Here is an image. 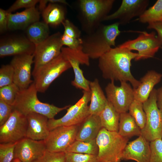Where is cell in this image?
Wrapping results in <instances>:
<instances>
[{"instance_id":"f546056e","label":"cell","mask_w":162,"mask_h":162,"mask_svg":"<svg viewBox=\"0 0 162 162\" xmlns=\"http://www.w3.org/2000/svg\"><path fill=\"white\" fill-rule=\"evenodd\" d=\"M162 20V0H158L152 7L146 9L139 17L142 23H150Z\"/></svg>"},{"instance_id":"7bdbcfd3","label":"cell","mask_w":162,"mask_h":162,"mask_svg":"<svg viewBox=\"0 0 162 162\" xmlns=\"http://www.w3.org/2000/svg\"><path fill=\"white\" fill-rule=\"evenodd\" d=\"M147 28L154 29L156 32L157 37L162 46V20L148 24Z\"/></svg>"},{"instance_id":"d4e9b609","label":"cell","mask_w":162,"mask_h":162,"mask_svg":"<svg viewBox=\"0 0 162 162\" xmlns=\"http://www.w3.org/2000/svg\"><path fill=\"white\" fill-rule=\"evenodd\" d=\"M64 8L58 4L49 3L42 12L44 22L48 25L57 26L62 24L65 19Z\"/></svg>"},{"instance_id":"b9f144b4","label":"cell","mask_w":162,"mask_h":162,"mask_svg":"<svg viewBox=\"0 0 162 162\" xmlns=\"http://www.w3.org/2000/svg\"><path fill=\"white\" fill-rule=\"evenodd\" d=\"M8 13L7 10L0 9V32L2 33L8 29Z\"/></svg>"},{"instance_id":"d6986e66","label":"cell","mask_w":162,"mask_h":162,"mask_svg":"<svg viewBox=\"0 0 162 162\" xmlns=\"http://www.w3.org/2000/svg\"><path fill=\"white\" fill-rule=\"evenodd\" d=\"M150 142L140 135L128 142L123 152L122 160H132L137 162H150Z\"/></svg>"},{"instance_id":"836d02e7","label":"cell","mask_w":162,"mask_h":162,"mask_svg":"<svg viewBox=\"0 0 162 162\" xmlns=\"http://www.w3.org/2000/svg\"><path fill=\"white\" fill-rule=\"evenodd\" d=\"M14 71L10 64L2 65L0 69V88L14 83Z\"/></svg>"},{"instance_id":"f35d334b","label":"cell","mask_w":162,"mask_h":162,"mask_svg":"<svg viewBox=\"0 0 162 162\" xmlns=\"http://www.w3.org/2000/svg\"><path fill=\"white\" fill-rule=\"evenodd\" d=\"M38 0H17L7 10L9 13H12L15 10L20 8L26 9L35 7L36 4L39 2Z\"/></svg>"},{"instance_id":"44dd1931","label":"cell","mask_w":162,"mask_h":162,"mask_svg":"<svg viewBox=\"0 0 162 162\" xmlns=\"http://www.w3.org/2000/svg\"><path fill=\"white\" fill-rule=\"evenodd\" d=\"M40 13L35 7L25 9L20 12L8 13V29L24 30L39 21Z\"/></svg>"},{"instance_id":"52a82bcc","label":"cell","mask_w":162,"mask_h":162,"mask_svg":"<svg viewBox=\"0 0 162 162\" xmlns=\"http://www.w3.org/2000/svg\"><path fill=\"white\" fill-rule=\"evenodd\" d=\"M157 89L154 88L148 99L143 103L146 115L144 127L141 130V135L150 142L162 138V113L157 103Z\"/></svg>"},{"instance_id":"1f68e13d","label":"cell","mask_w":162,"mask_h":162,"mask_svg":"<svg viewBox=\"0 0 162 162\" xmlns=\"http://www.w3.org/2000/svg\"><path fill=\"white\" fill-rule=\"evenodd\" d=\"M20 90L14 83L0 88V100L13 106Z\"/></svg>"},{"instance_id":"8fae6325","label":"cell","mask_w":162,"mask_h":162,"mask_svg":"<svg viewBox=\"0 0 162 162\" xmlns=\"http://www.w3.org/2000/svg\"><path fill=\"white\" fill-rule=\"evenodd\" d=\"M26 116L14 109L8 120L0 126V143H16L26 137Z\"/></svg>"},{"instance_id":"ee69618b","label":"cell","mask_w":162,"mask_h":162,"mask_svg":"<svg viewBox=\"0 0 162 162\" xmlns=\"http://www.w3.org/2000/svg\"><path fill=\"white\" fill-rule=\"evenodd\" d=\"M156 98L157 106L162 113V86L157 89Z\"/></svg>"},{"instance_id":"9a60e30c","label":"cell","mask_w":162,"mask_h":162,"mask_svg":"<svg viewBox=\"0 0 162 162\" xmlns=\"http://www.w3.org/2000/svg\"><path fill=\"white\" fill-rule=\"evenodd\" d=\"M148 0H122L115 12L107 15L104 21L118 20L119 24L125 25L134 17H140L147 9Z\"/></svg>"},{"instance_id":"7402d4cb","label":"cell","mask_w":162,"mask_h":162,"mask_svg":"<svg viewBox=\"0 0 162 162\" xmlns=\"http://www.w3.org/2000/svg\"><path fill=\"white\" fill-rule=\"evenodd\" d=\"M162 78V74L154 70L148 71L141 79L139 86L133 88L134 99L142 103L146 101L154 86L160 81Z\"/></svg>"},{"instance_id":"4dcf8cb0","label":"cell","mask_w":162,"mask_h":162,"mask_svg":"<svg viewBox=\"0 0 162 162\" xmlns=\"http://www.w3.org/2000/svg\"><path fill=\"white\" fill-rule=\"evenodd\" d=\"M128 110V113L133 118L141 130L142 129L145 125L146 121L143 103L134 99L130 105Z\"/></svg>"},{"instance_id":"e575fe53","label":"cell","mask_w":162,"mask_h":162,"mask_svg":"<svg viewBox=\"0 0 162 162\" xmlns=\"http://www.w3.org/2000/svg\"><path fill=\"white\" fill-rule=\"evenodd\" d=\"M16 143L0 144V162H11Z\"/></svg>"},{"instance_id":"ba28073f","label":"cell","mask_w":162,"mask_h":162,"mask_svg":"<svg viewBox=\"0 0 162 162\" xmlns=\"http://www.w3.org/2000/svg\"><path fill=\"white\" fill-rule=\"evenodd\" d=\"M82 92L81 98L67 109L63 116L58 119H49L48 126L50 131L60 126L79 125L89 115L88 104L90 101V91H83Z\"/></svg>"},{"instance_id":"484cf974","label":"cell","mask_w":162,"mask_h":162,"mask_svg":"<svg viewBox=\"0 0 162 162\" xmlns=\"http://www.w3.org/2000/svg\"><path fill=\"white\" fill-rule=\"evenodd\" d=\"M120 113L108 102L99 115L102 128L112 131L118 132Z\"/></svg>"},{"instance_id":"d590c367","label":"cell","mask_w":162,"mask_h":162,"mask_svg":"<svg viewBox=\"0 0 162 162\" xmlns=\"http://www.w3.org/2000/svg\"><path fill=\"white\" fill-rule=\"evenodd\" d=\"M150 162H162V139H156L150 142Z\"/></svg>"},{"instance_id":"bcb514c9","label":"cell","mask_w":162,"mask_h":162,"mask_svg":"<svg viewBox=\"0 0 162 162\" xmlns=\"http://www.w3.org/2000/svg\"><path fill=\"white\" fill-rule=\"evenodd\" d=\"M49 3L62 4L69 6V4L64 0H48Z\"/></svg>"},{"instance_id":"277c9868","label":"cell","mask_w":162,"mask_h":162,"mask_svg":"<svg viewBox=\"0 0 162 162\" xmlns=\"http://www.w3.org/2000/svg\"><path fill=\"white\" fill-rule=\"evenodd\" d=\"M38 92L34 82L27 88L20 90L13 106L14 109L26 116L29 113H36L45 116L49 119L54 118L58 113L70 106L59 107L41 102L37 97Z\"/></svg>"},{"instance_id":"603a6c76","label":"cell","mask_w":162,"mask_h":162,"mask_svg":"<svg viewBox=\"0 0 162 162\" xmlns=\"http://www.w3.org/2000/svg\"><path fill=\"white\" fill-rule=\"evenodd\" d=\"M102 128L99 115L90 114L79 125L76 140L95 139Z\"/></svg>"},{"instance_id":"f6af8a7d","label":"cell","mask_w":162,"mask_h":162,"mask_svg":"<svg viewBox=\"0 0 162 162\" xmlns=\"http://www.w3.org/2000/svg\"><path fill=\"white\" fill-rule=\"evenodd\" d=\"M39 3V9L40 11L42 12L46 7L47 4L48 2V0H40Z\"/></svg>"},{"instance_id":"c3c4849f","label":"cell","mask_w":162,"mask_h":162,"mask_svg":"<svg viewBox=\"0 0 162 162\" xmlns=\"http://www.w3.org/2000/svg\"><path fill=\"white\" fill-rule=\"evenodd\" d=\"M111 162L110 161H104V162Z\"/></svg>"},{"instance_id":"8d00e7d4","label":"cell","mask_w":162,"mask_h":162,"mask_svg":"<svg viewBox=\"0 0 162 162\" xmlns=\"http://www.w3.org/2000/svg\"><path fill=\"white\" fill-rule=\"evenodd\" d=\"M34 162H66L65 152H52L47 150Z\"/></svg>"},{"instance_id":"ac0fdd59","label":"cell","mask_w":162,"mask_h":162,"mask_svg":"<svg viewBox=\"0 0 162 162\" xmlns=\"http://www.w3.org/2000/svg\"><path fill=\"white\" fill-rule=\"evenodd\" d=\"M35 48V45L27 38H9L0 41V57L33 55Z\"/></svg>"},{"instance_id":"3957f363","label":"cell","mask_w":162,"mask_h":162,"mask_svg":"<svg viewBox=\"0 0 162 162\" xmlns=\"http://www.w3.org/2000/svg\"><path fill=\"white\" fill-rule=\"evenodd\" d=\"M114 0L78 1V18L87 34L95 31L111 10Z\"/></svg>"},{"instance_id":"83f0119b","label":"cell","mask_w":162,"mask_h":162,"mask_svg":"<svg viewBox=\"0 0 162 162\" xmlns=\"http://www.w3.org/2000/svg\"><path fill=\"white\" fill-rule=\"evenodd\" d=\"M49 26L39 21L32 24L26 29L27 38L35 46L40 44L50 36Z\"/></svg>"},{"instance_id":"74e56055","label":"cell","mask_w":162,"mask_h":162,"mask_svg":"<svg viewBox=\"0 0 162 162\" xmlns=\"http://www.w3.org/2000/svg\"><path fill=\"white\" fill-rule=\"evenodd\" d=\"M62 24L64 28V34L75 39L82 38L80 30L70 20L66 19Z\"/></svg>"},{"instance_id":"4316f807","label":"cell","mask_w":162,"mask_h":162,"mask_svg":"<svg viewBox=\"0 0 162 162\" xmlns=\"http://www.w3.org/2000/svg\"><path fill=\"white\" fill-rule=\"evenodd\" d=\"M118 132L122 136L129 138L141 135V129L133 118L126 112L120 113Z\"/></svg>"},{"instance_id":"ab89813d","label":"cell","mask_w":162,"mask_h":162,"mask_svg":"<svg viewBox=\"0 0 162 162\" xmlns=\"http://www.w3.org/2000/svg\"><path fill=\"white\" fill-rule=\"evenodd\" d=\"M14 110L13 106L0 100V126L8 120Z\"/></svg>"},{"instance_id":"ffe728a7","label":"cell","mask_w":162,"mask_h":162,"mask_svg":"<svg viewBox=\"0 0 162 162\" xmlns=\"http://www.w3.org/2000/svg\"><path fill=\"white\" fill-rule=\"evenodd\" d=\"M26 116V137L36 140H45L50 131L48 126L49 119L45 116L36 113H29Z\"/></svg>"},{"instance_id":"7dc6e473","label":"cell","mask_w":162,"mask_h":162,"mask_svg":"<svg viewBox=\"0 0 162 162\" xmlns=\"http://www.w3.org/2000/svg\"><path fill=\"white\" fill-rule=\"evenodd\" d=\"M11 162H22L18 158H14Z\"/></svg>"},{"instance_id":"681fc988","label":"cell","mask_w":162,"mask_h":162,"mask_svg":"<svg viewBox=\"0 0 162 162\" xmlns=\"http://www.w3.org/2000/svg\"><path fill=\"white\" fill-rule=\"evenodd\" d=\"M162 49V46H161V48H160Z\"/></svg>"},{"instance_id":"cb8c5ba5","label":"cell","mask_w":162,"mask_h":162,"mask_svg":"<svg viewBox=\"0 0 162 162\" xmlns=\"http://www.w3.org/2000/svg\"><path fill=\"white\" fill-rule=\"evenodd\" d=\"M89 86L91 98L89 113V115H99L104 108L108 101L98 79L90 81Z\"/></svg>"},{"instance_id":"7c38bea8","label":"cell","mask_w":162,"mask_h":162,"mask_svg":"<svg viewBox=\"0 0 162 162\" xmlns=\"http://www.w3.org/2000/svg\"><path fill=\"white\" fill-rule=\"evenodd\" d=\"M62 34L59 32L55 33L35 46L33 54L34 68L32 72L51 62L61 54L63 46L61 41Z\"/></svg>"},{"instance_id":"e0dca14e","label":"cell","mask_w":162,"mask_h":162,"mask_svg":"<svg viewBox=\"0 0 162 162\" xmlns=\"http://www.w3.org/2000/svg\"><path fill=\"white\" fill-rule=\"evenodd\" d=\"M46 150L44 140H36L26 137L16 143L14 158H18L22 162H34Z\"/></svg>"},{"instance_id":"f1b7e54d","label":"cell","mask_w":162,"mask_h":162,"mask_svg":"<svg viewBox=\"0 0 162 162\" xmlns=\"http://www.w3.org/2000/svg\"><path fill=\"white\" fill-rule=\"evenodd\" d=\"M98 152V147L95 139L86 141L76 140L68 148L65 152L97 155Z\"/></svg>"},{"instance_id":"30bf717a","label":"cell","mask_w":162,"mask_h":162,"mask_svg":"<svg viewBox=\"0 0 162 162\" xmlns=\"http://www.w3.org/2000/svg\"><path fill=\"white\" fill-rule=\"evenodd\" d=\"M61 53L69 62L73 70L74 79L71 84L76 88L83 91H89L90 81L84 76L83 71L80 67V64L89 65V58L83 51L82 46L75 49L62 47Z\"/></svg>"},{"instance_id":"5b68a950","label":"cell","mask_w":162,"mask_h":162,"mask_svg":"<svg viewBox=\"0 0 162 162\" xmlns=\"http://www.w3.org/2000/svg\"><path fill=\"white\" fill-rule=\"evenodd\" d=\"M96 140L98 148V162H120L129 138L122 136L118 132L110 131L102 128Z\"/></svg>"},{"instance_id":"d6a6232c","label":"cell","mask_w":162,"mask_h":162,"mask_svg":"<svg viewBox=\"0 0 162 162\" xmlns=\"http://www.w3.org/2000/svg\"><path fill=\"white\" fill-rule=\"evenodd\" d=\"M66 162H98L97 155L65 152Z\"/></svg>"},{"instance_id":"5bb4252c","label":"cell","mask_w":162,"mask_h":162,"mask_svg":"<svg viewBox=\"0 0 162 162\" xmlns=\"http://www.w3.org/2000/svg\"><path fill=\"white\" fill-rule=\"evenodd\" d=\"M79 125L60 126L51 130L44 140L46 150L52 152H65L76 140Z\"/></svg>"},{"instance_id":"4fadbf2b","label":"cell","mask_w":162,"mask_h":162,"mask_svg":"<svg viewBox=\"0 0 162 162\" xmlns=\"http://www.w3.org/2000/svg\"><path fill=\"white\" fill-rule=\"evenodd\" d=\"M107 101L119 113L127 112L134 99V89L127 82H121L120 86L111 81L105 88Z\"/></svg>"},{"instance_id":"8992f818","label":"cell","mask_w":162,"mask_h":162,"mask_svg":"<svg viewBox=\"0 0 162 162\" xmlns=\"http://www.w3.org/2000/svg\"><path fill=\"white\" fill-rule=\"evenodd\" d=\"M70 68V63L61 52L52 61L32 72L34 82L38 92H45L56 79Z\"/></svg>"},{"instance_id":"2e32d148","label":"cell","mask_w":162,"mask_h":162,"mask_svg":"<svg viewBox=\"0 0 162 162\" xmlns=\"http://www.w3.org/2000/svg\"><path fill=\"white\" fill-rule=\"evenodd\" d=\"M34 55L29 54L14 56L10 62L14 71V83L20 90L27 88L34 82L31 79Z\"/></svg>"},{"instance_id":"6da1fadb","label":"cell","mask_w":162,"mask_h":162,"mask_svg":"<svg viewBox=\"0 0 162 162\" xmlns=\"http://www.w3.org/2000/svg\"><path fill=\"white\" fill-rule=\"evenodd\" d=\"M137 53L119 46L112 48L98 59V66L102 76L111 81L129 82L134 89L140 85L130 71L131 62L138 56Z\"/></svg>"},{"instance_id":"7a4b0ae2","label":"cell","mask_w":162,"mask_h":162,"mask_svg":"<svg viewBox=\"0 0 162 162\" xmlns=\"http://www.w3.org/2000/svg\"><path fill=\"white\" fill-rule=\"evenodd\" d=\"M119 25L118 22L101 24L93 32L82 38L83 51L90 58L99 59L112 47H116V40L121 33Z\"/></svg>"},{"instance_id":"9c48e42d","label":"cell","mask_w":162,"mask_h":162,"mask_svg":"<svg viewBox=\"0 0 162 162\" xmlns=\"http://www.w3.org/2000/svg\"><path fill=\"white\" fill-rule=\"evenodd\" d=\"M120 47L130 51H137L138 56L136 61L153 57L162 45L155 32H141L136 39L129 40L120 44Z\"/></svg>"},{"instance_id":"60d3db41","label":"cell","mask_w":162,"mask_h":162,"mask_svg":"<svg viewBox=\"0 0 162 162\" xmlns=\"http://www.w3.org/2000/svg\"><path fill=\"white\" fill-rule=\"evenodd\" d=\"M61 41L63 45L66 46L71 49H77L81 46L82 44V38L75 39L69 37L64 34H62Z\"/></svg>"}]
</instances>
